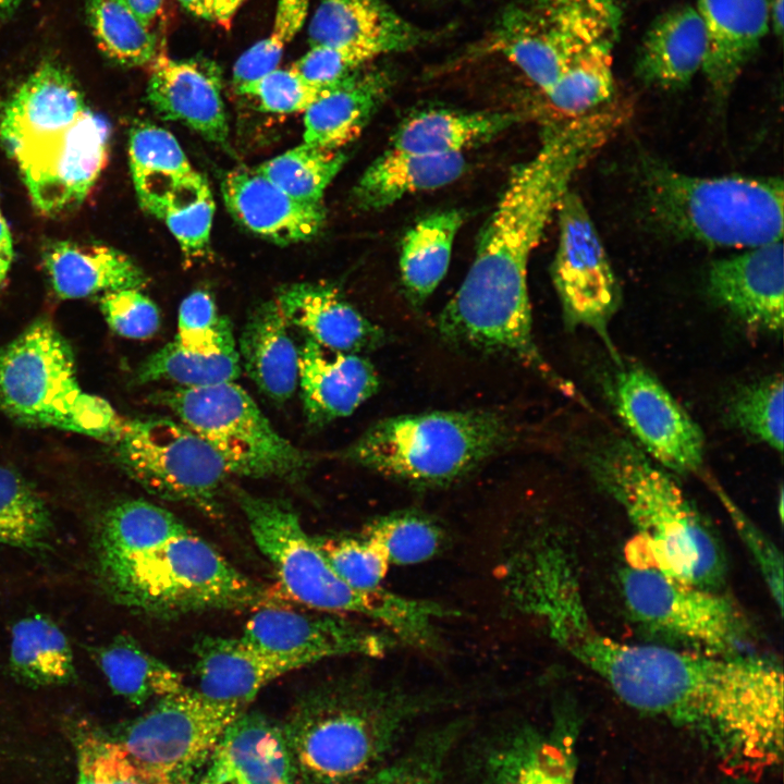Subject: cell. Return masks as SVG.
Segmentation results:
<instances>
[{"mask_svg":"<svg viewBox=\"0 0 784 784\" xmlns=\"http://www.w3.org/2000/svg\"><path fill=\"white\" fill-rule=\"evenodd\" d=\"M550 636L625 705L693 732L731 774L781 763L783 673L773 662L615 640L592 627L583 603Z\"/></svg>","mask_w":784,"mask_h":784,"instance_id":"cell-1","label":"cell"},{"mask_svg":"<svg viewBox=\"0 0 784 784\" xmlns=\"http://www.w3.org/2000/svg\"><path fill=\"white\" fill-rule=\"evenodd\" d=\"M627 118L624 106L610 102L581 118L548 124L537 154L513 169L463 283L438 317L444 341L511 356L560 388L566 384L534 341L528 261L575 174Z\"/></svg>","mask_w":784,"mask_h":784,"instance_id":"cell-2","label":"cell"},{"mask_svg":"<svg viewBox=\"0 0 784 784\" xmlns=\"http://www.w3.org/2000/svg\"><path fill=\"white\" fill-rule=\"evenodd\" d=\"M455 698L366 674L316 688L283 728L295 775L303 784H357L380 768L412 721Z\"/></svg>","mask_w":784,"mask_h":784,"instance_id":"cell-3","label":"cell"},{"mask_svg":"<svg viewBox=\"0 0 784 784\" xmlns=\"http://www.w3.org/2000/svg\"><path fill=\"white\" fill-rule=\"evenodd\" d=\"M587 466L637 531L628 544L629 565L711 589L722 581L725 556L713 528L642 450L626 439H610L589 453Z\"/></svg>","mask_w":784,"mask_h":784,"instance_id":"cell-4","label":"cell"},{"mask_svg":"<svg viewBox=\"0 0 784 784\" xmlns=\"http://www.w3.org/2000/svg\"><path fill=\"white\" fill-rule=\"evenodd\" d=\"M236 499L260 552L272 564L282 589L309 608L373 621L399 642L422 651L441 648L439 624L457 615L440 603L405 597L383 587L359 590L333 571L285 500L237 491Z\"/></svg>","mask_w":784,"mask_h":784,"instance_id":"cell-5","label":"cell"},{"mask_svg":"<svg viewBox=\"0 0 784 784\" xmlns=\"http://www.w3.org/2000/svg\"><path fill=\"white\" fill-rule=\"evenodd\" d=\"M622 20L617 0H525L499 17L491 49L540 94L556 84L610 89Z\"/></svg>","mask_w":784,"mask_h":784,"instance_id":"cell-6","label":"cell"},{"mask_svg":"<svg viewBox=\"0 0 784 784\" xmlns=\"http://www.w3.org/2000/svg\"><path fill=\"white\" fill-rule=\"evenodd\" d=\"M639 168L649 217L675 237L746 249L783 237L781 177L694 176L651 157Z\"/></svg>","mask_w":784,"mask_h":784,"instance_id":"cell-7","label":"cell"},{"mask_svg":"<svg viewBox=\"0 0 784 784\" xmlns=\"http://www.w3.org/2000/svg\"><path fill=\"white\" fill-rule=\"evenodd\" d=\"M95 556L107 595L156 617L256 607L266 599L264 588L189 529L151 548Z\"/></svg>","mask_w":784,"mask_h":784,"instance_id":"cell-8","label":"cell"},{"mask_svg":"<svg viewBox=\"0 0 784 784\" xmlns=\"http://www.w3.org/2000/svg\"><path fill=\"white\" fill-rule=\"evenodd\" d=\"M514 438L495 411H437L380 419L336 453L343 461L418 486H444Z\"/></svg>","mask_w":784,"mask_h":784,"instance_id":"cell-9","label":"cell"},{"mask_svg":"<svg viewBox=\"0 0 784 784\" xmlns=\"http://www.w3.org/2000/svg\"><path fill=\"white\" fill-rule=\"evenodd\" d=\"M0 411L25 425L108 443L125 420L108 401L81 389L70 343L45 318L0 347Z\"/></svg>","mask_w":784,"mask_h":784,"instance_id":"cell-10","label":"cell"},{"mask_svg":"<svg viewBox=\"0 0 784 784\" xmlns=\"http://www.w3.org/2000/svg\"><path fill=\"white\" fill-rule=\"evenodd\" d=\"M152 401L208 443L230 474L296 481L310 467L309 455L282 437L234 381L174 387L156 393Z\"/></svg>","mask_w":784,"mask_h":784,"instance_id":"cell-11","label":"cell"},{"mask_svg":"<svg viewBox=\"0 0 784 784\" xmlns=\"http://www.w3.org/2000/svg\"><path fill=\"white\" fill-rule=\"evenodd\" d=\"M120 467L150 493L212 515L231 475L200 437L167 417L125 419L110 443Z\"/></svg>","mask_w":784,"mask_h":784,"instance_id":"cell-12","label":"cell"},{"mask_svg":"<svg viewBox=\"0 0 784 784\" xmlns=\"http://www.w3.org/2000/svg\"><path fill=\"white\" fill-rule=\"evenodd\" d=\"M243 706L184 688L160 698L119 743L143 769L169 784H196L226 727Z\"/></svg>","mask_w":784,"mask_h":784,"instance_id":"cell-13","label":"cell"},{"mask_svg":"<svg viewBox=\"0 0 784 784\" xmlns=\"http://www.w3.org/2000/svg\"><path fill=\"white\" fill-rule=\"evenodd\" d=\"M624 599L645 625L713 653H738L749 636L737 608L714 589L681 581L650 566H627Z\"/></svg>","mask_w":784,"mask_h":784,"instance_id":"cell-14","label":"cell"},{"mask_svg":"<svg viewBox=\"0 0 784 784\" xmlns=\"http://www.w3.org/2000/svg\"><path fill=\"white\" fill-rule=\"evenodd\" d=\"M559 243L551 268L568 329H592L615 355L608 326L621 305V287L581 197L568 189L556 208Z\"/></svg>","mask_w":784,"mask_h":784,"instance_id":"cell-15","label":"cell"},{"mask_svg":"<svg viewBox=\"0 0 784 784\" xmlns=\"http://www.w3.org/2000/svg\"><path fill=\"white\" fill-rule=\"evenodd\" d=\"M608 394L618 418L651 460L677 474L701 468L700 427L653 375L638 366L622 368L609 382Z\"/></svg>","mask_w":784,"mask_h":784,"instance_id":"cell-16","label":"cell"},{"mask_svg":"<svg viewBox=\"0 0 784 784\" xmlns=\"http://www.w3.org/2000/svg\"><path fill=\"white\" fill-rule=\"evenodd\" d=\"M109 121L88 108L68 130L15 161L35 208L54 216L81 205L106 167Z\"/></svg>","mask_w":784,"mask_h":784,"instance_id":"cell-17","label":"cell"},{"mask_svg":"<svg viewBox=\"0 0 784 784\" xmlns=\"http://www.w3.org/2000/svg\"><path fill=\"white\" fill-rule=\"evenodd\" d=\"M241 637L261 651L298 660L305 666L342 656L379 658L400 645L384 629L273 607L254 613Z\"/></svg>","mask_w":784,"mask_h":784,"instance_id":"cell-18","label":"cell"},{"mask_svg":"<svg viewBox=\"0 0 784 784\" xmlns=\"http://www.w3.org/2000/svg\"><path fill=\"white\" fill-rule=\"evenodd\" d=\"M783 273L780 240L714 260L707 273V293L748 328L781 333Z\"/></svg>","mask_w":784,"mask_h":784,"instance_id":"cell-19","label":"cell"},{"mask_svg":"<svg viewBox=\"0 0 784 784\" xmlns=\"http://www.w3.org/2000/svg\"><path fill=\"white\" fill-rule=\"evenodd\" d=\"M147 98L162 119L181 122L205 139L226 146L222 75L213 61L157 54L150 63Z\"/></svg>","mask_w":784,"mask_h":784,"instance_id":"cell-20","label":"cell"},{"mask_svg":"<svg viewBox=\"0 0 784 784\" xmlns=\"http://www.w3.org/2000/svg\"><path fill=\"white\" fill-rule=\"evenodd\" d=\"M88 108L68 71L54 62H45L2 107L0 142L14 159L44 138L71 126Z\"/></svg>","mask_w":784,"mask_h":784,"instance_id":"cell-21","label":"cell"},{"mask_svg":"<svg viewBox=\"0 0 784 784\" xmlns=\"http://www.w3.org/2000/svg\"><path fill=\"white\" fill-rule=\"evenodd\" d=\"M428 37L384 0H320L308 25L310 47L352 49L370 62L412 50Z\"/></svg>","mask_w":784,"mask_h":784,"instance_id":"cell-22","label":"cell"},{"mask_svg":"<svg viewBox=\"0 0 784 784\" xmlns=\"http://www.w3.org/2000/svg\"><path fill=\"white\" fill-rule=\"evenodd\" d=\"M221 195L233 219L252 233L279 245L306 242L326 222L323 205L301 203L268 180L257 168L228 171Z\"/></svg>","mask_w":784,"mask_h":784,"instance_id":"cell-23","label":"cell"},{"mask_svg":"<svg viewBox=\"0 0 784 784\" xmlns=\"http://www.w3.org/2000/svg\"><path fill=\"white\" fill-rule=\"evenodd\" d=\"M696 9L707 40L701 71L722 102L771 29L768 0H698Z\"/></svg>","mask_w":784,"mask_h":784,"instance_id":"cell-24","label":"cell"},{"mask_svg":"<svg viewBox=\"0 0 784 784\" xmlns=\"http://www.w3.org/2000/svg\"><path fill=\"white\" fill-rule=\"evenodd\" d=\"M283 734L262 714L242 712L224 731L198 784H295Z\"/></svg>","mask_w":784,"mask_h":784,"instance_id":"cell-25","label":"cell"},{"mask_svg":"<svg viewBox=\"0 0 784 784\" xmlns=\"http://www.w3.org/2000/svg\"><path fill=\"white\" fill-rule=\"evenodd\" d=\"M298 384L310 425L350 416L379 389L373 365L359 354L332 351L306 338L298 348Z\"/></svg>","mask_w":784,"mask_h":784,"instance_id":"cell-26","label":"cell"},{"mask_svg":"<svg viewBox=\"0 0 784 784\" xmlns=\"http://www.w3.org/2000/svg\"><path fill=\"white\" fill-rule=\"evenodd\" d=\"M287 324L332 351L359 354L388 340L385 331L364 317L331 285L297 282L273 298Z\"/></svg>","mask_w":784,"mask_h":784,"instance_id":"cell-27","label":"cell"},{"mask_svg":"<svg viewBox=\"0 0 784 784\" xmlns=\"http://www.w3.org/2000/svg\"><path fill=\"white\" fill-rule=\"evenodd\" d=\"M194 654L197 691L211 700L243 707L275 678L305 666L298 660L261 651L242 637H201Z\"/></svg>","mask_w":784,"mask_h":784,"instance_id":"cell-28","label":"cell"},{"mask_svg":"<svg viewBox=\"0 0 784 784\" xmlns=\"http://www.w3.org/2000/svg\"><path fill=\"white\" fill-rule=\"evenodd\" d=\"M576 724L558 719L550 731L518 727L491 751L489 784H575Z\"/></svg>","mask_w":784,"mask_h":784,"instance_id":"cell-29","label":"cell"},{"mask_svg":"<svg viewBox=\"0 0 784 784\" xmlns=\"http://www.w3.org/2000/svg\"><path fill=\"white\" fill-rule=\"evenodd\" d=\"M707 50L702 19L690 4L675 5L658 15L638 47L637 77L663 90H679L701 71Z\"/></svg>","mask_w":784,"mask_h":784,"instance_id":"cell-30","label":"cell"},{"mask_svg":"<svg viewBox=\"0 0 784 784\" xmlns=\"http://www.w3.org/2000/svg\"><path fill=\"white\" fill-rule=\"evenodd\" d=\"M390 88V75L367 65L334 83L304 111V143L339 150L363 132Z\"/></svg>","mask_w":784,"mask_h":784,"instance_id":"cell-31","label":"cell"},{"mask_svg":"<svg viewBox=\"0 0 784 784\" xmlns=\"http://www.w3.org/2000/svg\"><path fill=\"white\" fill-rule=\"evenodd\" d=\"M42 262L54 293L62 299L142 290L148 283L135 261L107 245L56 241L45 247Z\"/></svg>","mask_w":784,"mask_h":784,"instance_id":"cell-32","label":"cell"},{"mask_svg":"<svg viewBox=\"0 0 784 784\" xmlns=\"http://www.w3.org/2000/svg\"><path fill=\"white\" fill-rule=\"evenodd\" d=\"M274 299L248 316L238 342L241 366L273 402L287 401L298 384V348Z\"/></svg>","mask_w":784,"mask_h":784,"instance_id":"cell-33","label":"cell"},{"mask_svg":"<svg viewBox=\"0 0 784 784\" xmlns=\"http://www.w3.org/2000/svg\"><path fill=\"white\" fill-rule=\"evenodd\" d=\"M465 169L463 154L422 155L391 148L366 169L352 197L359 209L379 210L406 195L448 185Z\"/></svg>","mask_w":784,"mask_h":784,"instance_id":"cell-34","label":"cell"},{"mask_svg":"<svg viewBox=\"0 0 784 784\" xmlns=\"http://www.w3.org/2000/svg\"><path fill=\"white\" fill-rule=\"evenodd\" d=\"M516 120L511 113L426 110L399 126L391 148L422 155L463 154L495 137Z\"/></svg>","mask_w":784,"mask_h":784,"instance_id":"cell-35","label":"cell"},{"mask_svg":"<svg viewBox=\"0 0 784 784\" xmlns=\"http://www.w3.org/2000/svg\"><path fill=\"white\" fill-rule=\"evenodd\" d=\"M9 669L16 681L33 687L64 685L76 675L66 635L52 618L40 613L13 624Z\"/></svg>","mask_w":784,"mask_h":784,"instance_id":"cell-36","label":"cell"},{"mask_svg":"<svg viewBox=\"0 0 784 784\" xmlns=\"http://www.w3.org/2000/svg\"><path fill=\"white\" fill-rule=\"evenodd\" d=\"M463 220L460 210L438 211L419 220L403 237L401 281L413 305L421 306L445 275Z\"/></svg>","mask_w":784,"mask_h":784,"instance_id":"cell-37","label":"cell"},{"mask_svg":"<svg viewBox=\"0 0 784 784\" xmlns=\"http://www.w3.org/2000/svg\"><path fill=\"white\" fill-rule=\"evenodd\" d=\"M128 159L134 189L143 209L191 184L200 174L176 138L168 130L150 123L132 127Z\"/></svg>","mask_w":784,"mask_h":784,"instance_id":"cell-38","label":"cell"},{"mask_svg":"<svg viewBox=\"0 0 784 784\" xmlns=\"http://www.w3.org/2000/svg\"><path fill=\"white\" fill-rule=\"evenodd\" d=\"M112 691L134 705L184 689L182 675L145 650L132 636L119 635L90 649Z\"/></svg>","mask_w":784,"mask_h":784,"instance_id":"cell-39","label":"cell"},{"mask_svg":"<svg viewBox=\"0 0 784 784\" xmlns=\"http://www.w3.org/2000/svg\"><path fill=\"white\" fill-rule=\"evenodd\" d=\"M188 528L172 512L145 500L109 507L96 531L95 552H126L161 544Z\"/></svg>","mask_w":784,"mask_h":784,"instance_id":"cell-40","label":"cell"},{"mask_svg":"<svg viewBox=\"0 0 784 784\" xmlns=\"http://www.w3.org/2000/svg\"><path fill=\"white\" fill-rule=\"evenodd\" d=\"M52 535L41 497L20 473L0 466V544L40 552L50 547Z\"/></svg>","mask_w":784,"mask_h":784,"instance_id":"cell-41","label":"cell"},{"mask_svg":"<svg viewBox=\"0 0 784 784\" xmlns=\"http://www.w3.org/2000/svg\"><path fill=\"white\" fill-rule=\"evenodd\" d=\"M144 210L167 224L187 261L208 257L215 199L201 173L191 184L156 199Z\"/></svg>","mask_w":784,"mask_h":784,"instance_id":"cell-42","label":"cell"},{"mask_svg":"<svg viewBox=\"0 0 784 784\" xmlns=\"http://www.w3.org/2000/svg\"><path fill=\"white\" fill-rule=\"evenodd\" d=\"M86 12L98 48L113 62L142 66L157 57L155 35L124 0H87Z\"/></svg>","mask_w":784,"mask_h":784,"instance_id":"cell-43","label":"cell"},{"mask_svg":"<svg viewBox=\"0 0 784 784\" xmlns=\"http://www.w3.org/2000/svg\"><path fill=\"white\" fill-rule=\"evenodd\" d=\"M241 373L237 351L201 354L174 341L148 356L137 368L134 382L169 381L181 388H199L234 381Z\"/></svg>","mask_w":784,"mask_h":784,"instance_id":"cell-44","label":"cell"},{"mask_svg":"<svg viewBox=\"0 0 784 784\" xmlns=\"http://www.w3.org/2000/svg\"><path fill=\"white\" fill-rule=\"evenodd\" d=\"M346 160L344 152L303 143L257 167L268 180L292 198L323 205L328 185Z\"/></svg>","mask_w":784,"mask_h":784,"instance_id":"cell-45","label":"cell"},{"mask_svg":"<svg viewBox=\"0 0 784 784\" xmlns=\"http://www.w3.org/2000/svg\"><path fill=\"white\" fill-rule=\"evenodd\" d=\"M390 564L413 565L433 558L444 542L443 529L427 515L400 511L373 518L363 529Z\"/></svg>","mask_w":784,"mask_h":784,"instance_id":"cell-46","label":"cell"},{"mask_svg":"<svg viewBox=\"0 0 784 784\" xmlns=\"http://www.w3.org/2000/svg\"><path fill=\"white\" fill-rule=\"evenodd\" d=\"M783 394L781 375L740 387L728 401L727 418L746 434L782 453Z\"/></svg>","mask_w":784,"mask_h":784,"instance_id":"cell-47","label":"cell"},{"mask_svg":"<svg viewBox=\"0 0 784 784\" xmlns=\"http://www.w3.org/2000/svg\"><path fill=\"white\" fill-rule=\"evenodd\" d=\"M77 740L76 784H169L136 764L119 742L93 732Z\"/></svg>","mask_w":784,"mask_h":784,"instance_id":"cell-48","label":"cell"},{"mask_svg":"<svg viewBox=\"0 0 784 784\" xmlns=\"http://www.w3.org/2000/svg\"><path fill=\"white\" fill-rule=\"evenodd\" d=\"M309 0H278L269 35L247 49L232 71L233 87L254 81L278 68L285 47L307 17Z\"/></svg>","mask_w":784,"mask_h":784,"instance_id":"cell-49","label":"cell"},{"mask_svg":"<svg viewBox=\"0 0 784 784\" xmlns=\"http://www.w3.org/2000/svg\"><path fill=\"white\" fill-rule=\"evenodd\" d=\"M174 342L201 354L235 351L231 322L218 314L212 296L205 290H196L182 301Z\"/></svg>","mask_w":784,"mask_h":784,"instance_id":"cell-50","label":"cell"},{"mask_svg":"<svg viewBox=\"0 0 784 784\" xmlns=\"http://www.w3.org/2000/svg\"><path fill=\"white\" fill-rule=\"evenodd\" d=\"M317 543L330 566L347 585L359 590L380 587L390 562L373 541L360 536L321 538Z\"/></svg>","mask_w":784,"mask_h":784,"instance_id":"cell-51","label":"cell"},{"mask_svg":"<svg viewBox=\"0 0 784 784\" xmlns=\"http://www.w3.org/2000/svg\"><path fill=\"white\" fill-rule=\"evenodd\" d=\"M333 84L313 85L292 69L277 68L234 89L238 95L254 99L259 110L271 113H294L305 111Z\"/></svg>","mask_w":784,"mask_h":784,"instance_id":"cell-52","label":"cell"},{"mask_svg":"<svg viewBox=\"0 0 784 784\" xmlns=\"http://www.w3.org/2000/svg\"><path fill=\"white\" fill-rule=\"evenodd\" d=\"M99 307L110 329L120 336L144 340L159 330V309L140 290L105 293Z\"/></svg>","mask_w":784,"mask_h":784,"instance_id":"cell-53","label":"cell"},{"mask_svg":"<svg viewBox=\"0 0 784 784\" xmlns=\"http://www.w3.org/2000/svg\"><path fill=\"white\" fill-rule=\"evenodd\" d=\"M743 541L751 552L764 577L769 591L776 602L779 611L783 608V561L782 555L767 537L742 513L724 494L718 492Z\"/></svg>","mask_w":784,"mask_h":784,"instance_id":"cell-54","label":"cell"},{"mask_svg":"<svg viewBox=\"0 0 784 784\" xmlns=\"http://www.w3.org/2000/svg\"><path fill=\"white\" fill-rule=\"evenodd\" d=\"M369 62L352 49L311 46L291 69L313 85L328 86L368 65Z\"/></svg>","mask_w":784,"mask_h":784,"instance_id":"cell-55","label":"cell"},{"mask_svg":"<svg viewBox=\"0 0 784 784\" xmlns=\"http://www.w3.org/2000/svg\"><path fill=\"white\" fill-rule=\"evenodd\" d=\"M436 755L416 751L392 764L380 767L357 784H436Z\"/></svg>","mask_w":784,"mask_h":784,"instance_id":"cell-56","label":"cell"},{"mask_svg":"<svg viewBox=\"0 0 784 784\" xmlns=\"http://www.w3.org/2000/svg\"><path fill=\"white\" fill-rule=\"evenodd\" d=\"M13 259V240L0 205V287L8 277Z\"/></svg>","mask_w":784,"mask_h":784,"instance_id":"cell-57","label":"cell"},{"mask_svg":"<svg viewBox=\"0 0 784 784\" xmlns=\"http://www.w3.org/2000/svg\"><path fill=\"white\" fill-rule=\"evenodd\" d=\"M244 0H210L212 21L223 27H230L234 14Z\"/></svg>","mask_w":784,"mask_h":784,"instance_id":"cell-58","label":"cell"},{"mask_svg":"<svg viewBox=\"0 0 784 784\" xmlns=\"http://www.w3.org/2000/svg\"><path fill=\"white\" fill-rule=\"evenodd\" d=\"M139 20L149 27L158 14L163 0H124Z\"/></svg>","mask_w":784,"mask_h":784,"instance_id":"cell-59","label":"cell"},{"mask_svg":"<svg viewBox=\"0 0 784 784\" xmlns=\"http://www.w3.org/2000/svg\"><path fill=\"white\" fill-rule=\"evenodd\" d=\"M783 1L784 0H768L770 28L780 39L783 36Z\"/></svg>","mask_w":784,"mask_h":784,"instance_id":"cell-60","label":"cell"},{"mask_svg":"<svg viewBox=\"0 0 784 784\" xmlns=\"http://www.w3.org/2000/svg\"><path fill=\"white\" fill-rule=\"evenodd\" d=\"M181 5L197 17L212 21L210 0H179Z\"/></svg>","mask_w":784,"mask_h":784,"instance_id":"cell-61","label":"cell"},{"mask_svg":"<svg viewBox=\"0 0 784 784\" xmlns=\"http://www.w3.org/2000/svg\"><path fill=\"white\" fill-rule=\"evenodd\" d=\"M22 0H0V27L13 15Z\"/></svg>","mask_w":784,"mask_h":784,"instance_id":"cell-62","label":"cell"},{"mask_svg":"<svg viewBox=\"0 0 784 784\" xmlns=\"http://www.w3.org/2000/svg\"><path fill=\"white\" fill-rule=\"evenodd\" d=\"M722 784H755V782L747 775L731 774Z\"/></svg>","mask_w":784,"mask_h":784,"instance_id":"cell-63","label":"cell"}]
</instances>
